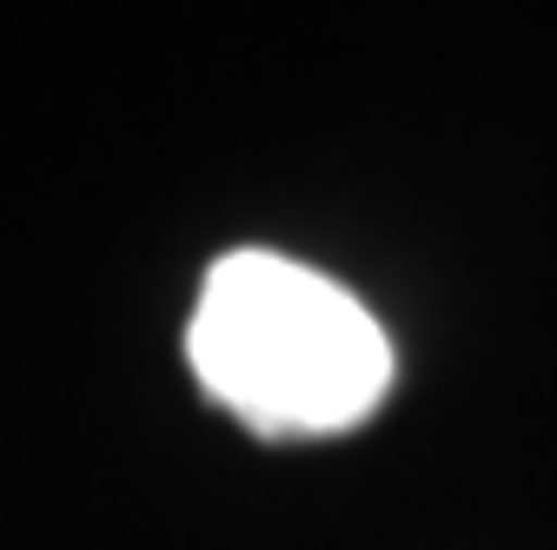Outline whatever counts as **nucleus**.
I'll return each mask as SVG.
<instances>
[{"instance_id":"obj_1","label":"nucleus","mask_w":557,"mask_h":550,"mask_svg":"<svg viewBox=\"0 0 557 550\" xmlns=\"http://www.w3.org/2000/svg\"><path fill=\"white\" fill-rule=\"evenodd\" d=\"M186 365L246 432L332 438L366 425L392 391V338L338 279L246 246L206 272Z\"/></svg>"}]
</instances>
